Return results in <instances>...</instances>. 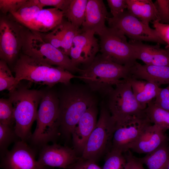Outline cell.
Instances as JSON below:
<instances>
[{
	"label": "cell",
	"instance_id": "1",
	"mask_svg": "<svg viewBox=\"0 0 169 169\" xmlns=\"http://www.w3.org/2000/svg\"><path fill=\"white\" fill-rule=\"evenodd\" d=\"M57 91L59 101L60 131L66 137L72 132L80 118L97 103L95 93L85 84H61Z\"/></svg>",
	"mask_w": 169,
	"mask_h": 169
},
{
	"label": "cell",
	"instance_id": "2",
	"mask_svg": "<svg viewBox=\"0 0 169 169\" xmlns=\"http://www.w3.org/2000/svg\"><path fill=\"white\" fill-rule=\"evenodd\" d=\"M130 67L116 63L99 54L89 65L80 69L79 79L93 91L105 97L113 85L129 78Z\"/></svg>",
	"mask_w": 169,
	"mask_h": 169
},
{
	"label": "cell",
	"instance_id": "3",
	"mask_svg": "<svg viewBox=\"0 0 169 169\" xmlns=\"http://www.w3.org/2000/svg\"><path fill=\"white\" fill-rule=\"evenodd\" d=\"M21 82L9 92V99L14 109V128L19 139L25 141L30 138L31 130L36 120L38 108L43 93V89H29Z\"/></svg>",
	"mask_w": 169,
	"mask_h": 169
},
{
	"label": "cell",
	"instance_id": "4",
	"mask_svg": "<svg viewBox=\"0 0 169 169\" xmlns=\"http://www.w3.org/2000/svg\"><path fill=\"white\" fill-rule=\"evenodd\" d=\"M13 71L18 84L26 80L50 88L59 83L68 84L72 79L79 78V76L61 67L41 62L23 54L17 59Z\"/></svg>",
	"mask_w": 169,
	"mask_h": 169
},
{
	"label": "cell",
	"instance_id": "5",
	"mask_svg": "<svg viewBox=\"0 0 169 169\" xmlns=\"http://www.w3.org/2000/svg\"><path fill=\"white\" fill-rule=\"evenodd\" d=\"M54 87L47 86L43 89L36 126L30 138L35 145L43 146L54 141L59 133V101L57 91Z\"/></svg>",
	"mask_w": 169,
	"mask_h": 169
},
{
	"label": "cell",
	"instance_id": "6",
	"mask_svg": "<svg viewBox=\"0 0 169 169\" xmlns=\"http://www.w3.org/2000/svg\"><path fill=\"white\" fill-rule=\"evenodd\" d=\"M23 53L41 62L61 67L74 74L80 69L72 63L69 56L46 42L35 31L24 27L22 33Z\"/></svg>",
	"mask_w": 169,
	"mask_h": 169
},
{
	"label": "cell",
	"instance_id": "7",
	"mask_svg": "<svg viewBox=\"0 0 169 169\" xmlns=\"http://www.w3.org/2000/svg\"><path fill=\"white\" fill-rule=\"evenodd\" d=\"M101 107L99 118L90 135L82 154L81 158L96 162L107 153L115 127V122L104 102Z\"/></svg>",
	"mask_w": 169,
	"mask_h": 169
},
{
	"label": "cell",
	"instance_id": "8",
	"mask_svg": "<svg viewBox=\"0 0 169 169\" xmlns=\"http://www.w3.org/2000/svg\"><path fill=\"white\" fill-rule=\"evenodd\" d=\"M99 36L100 51L104 57L116 63L129 67L136 61L134 48L121 31L107 27Z\"/></svg>",
	"mask_w": 169,
	"mask_h": 169
},
{
	"label": "cell",
	"instance_id": "9",
	"mask_svg": "<svg viewBox=\"0 0 169 169\" xmlns=\"http://www.w3.org/2000/svg\"><path fill=\"white\" fill-rule=\"evenodd\" d=\"M105 97V105L115 122L144 110L140 108L127 79L115 85Z\"/></svg>",
	"mask_w": 169,
	"mask_h": 169
},
{
	"label": "cell",
	"instance_id": "10",
	"mask_svg": "<svg viewBox=\"0 0 169 169\" xmlns=\"http://www.w3.org/2000/svg\"><path fill=\"white\" fill-rule=\"evenodd\" d=\"M115 123L110 149L123 153L131 149L143 130L151 124L144 110Z\"/></svg>",
	"mask_w": 169,
	"mask_h": 169
},
{
	"label": "cell",
	"instance_id": "11",
	"mask_svg": "<svg viewBox=\"0 0 169 169\" xmlns=\"http://www.w3.org/2000/svg\"><path fill=\"white\" fill-rule=\"evenodd\" d=\"M106 20L109 27L120 30L130 40L165 44L155 29L143 23L128 10L116 17H107Z\"/></svg>",
	"mask_w": 169,
	"mask_h": 169
},
{
	"label": "cell",
	"instance_id": "12",
	"mask_svg": "<svg viewBox=\"0 0 169 169\" xmlns=\"http://www.w3.org/2000/svg\"><path fill=\"white\" fill-rule=\"evenodd\" d=\"M23 27L12 19L0 18V58L7 64L13 63L22 50Z\"/></svg>",
	"mask_w": 169,
	"mask_h": 169
},
{
	"label": "cell",
	"instance_id": "13",
	"mask_svg": "<svg viewBox=\"0 0 169 169\" xmlns=\"http://www.w3.org/2000/svg\"><path fill=\"white\" fill-rule=\"evenodd\" d=\"M37 160L40 169L56 167L70 169L79 159L74 149L56 143L45 145Z\"/></svg>",
	"mask_w": 169,
	"mask_h": 169
},
{
	"label": "cell",
	"instance_id": "14",
	"mask_svg": "<svg viewBox=\"0 0 169 169\" xmlns=\"http://www.w3.org/2000/svg\"><path fill=\"white\" fill-rule=\"evenodd\" d=\"M1 157L0 166L3 169H40L35 151L25 141H17Z\"/></svg>",
	"mask_w": 169,
	"mask_h": 169
},
{
	"label": "cell",
	"instance_id": "15",
	"mask_svg": "<svg viewBox=\"0 0 169 169\" xmlns=\"http://www.w3.org/2000/svg\"><path fill=\"white\" fill-rule=\"evenodd\" d=\"M95 33L91 31L82 32L74 38L69 56L76 67L80 64L88 66L96 56L100 45Z\"/></svg>",
	"mask_w": 169,
	"mask_h": 169
},
{
	"label": "cell",
	"instance_id": "16",
	"mask_svg": "<svg viewBox=\"0 0 169 169\" xmlns=\"http://www.w3.org/2000/svg\"><path fill=\"white\" fill-rule=\"evenodd\" d=\"M97 103L90 106L80 118L72 134L74 149L82 154L97 122Z\"/></svg>",
	"mask_w": 169,
	"mask_h": 169
},
{
	"label": "cell",
	"instance_id": "17",
	"mask_svg": "<svg viewBox=\"0 0 169 169\" xmlns=\"http://www.w3.org/2000/svg\"><path fill=\"white\" fill-rule=\"evenodd\" d=\"M108 14L103 0H88L82 31H91L101 35L107 28L105 21Z\"/></svg>",
	"mask_w": 169,
	"mask_h": 169
},
{
	"label": "cell",
	"instance_id": "18",
	"mask_svg": "<svg viewBox=\"0 0 169 169\" xmlns=\"http://www.w3.org/2000/svg\"><path fill=\"white\" fill-rule=\"evenodd\" d=\"M158 126L150 124L146 127L131 150L139 154L150 153L166 142L167 137Z\"/></svg>",
	"mask_w": 169,
	"mask_h": 169
},
{
	"label": "cell",
	"instance_id": "19",
	"mask_svg": "<svg viewBox=\"0 0 169 169\" xmlns=\"http://www.w3.org/2000/svg\"><path fill=\"white\" fill-rule=\"evenodd\" d=\"M128 79H143L159 87L169 84V66L142 65L136 61L130 67Z\"/></svg>",
	"mask_w": 169,
	"mask_h": 169
},
{
	"label": "cell",
	"instance_id": "20",
	"mask_svg": "<svg viewBox=\"0 0 169 169\" xmlns=\"http://www.w3.org/2000/svg\"><path fill=\"white\" fill-rule=\"evenodd\" d=\"M129 42L135 49L137 59L145 64L169 66V54L166 49L160 48V44L152 45L131 40Z\"/></svg>",
	"mask_w": 169,
	"mask_h": 169
},
{
	"label": "cell",
	"instance_id": "21",
	"mask_svg": "<svg viewBox=\"0 0 169 169\" xmlns=\"http://www.w3.org/2000/svg\"><path fill=\"white\" fill-rule=\"evenodd\" d=\"M64 16L63 12L55 8H43L23 26L35 32H48L60 24Z\"/></svg>",
	"mask_w": 169,
	"mask_h": 169
},
{
	"label": "cell",
	"instance_id": "22",
	"mask_svg": "<svg viewBox=\"0 0 169 169\" xmlns=\"http://www.w3.org/2000/svg\"><path fill=\"white\" fill-rule=\"evenodd\" d=\"M127 10L143 23L149 25L160 19L156 8L151 0H126Z\"/></svg>",
	"mask_w": 169,
	"mask_h": 169
},
{
	"label": "cell",
	"instance_id": "23",
	"mask_svg": "<svg viewBox=\"0 0 169 169\" xmlns=\"http://www.w3.org/2000/svg\"><path fill=\"white\" fill-rule=\"evenodd\" d=\"M148 169H167L169 163V149L166 142L152 152L139 158Z\"/></svg>",
	"mask_w": 169,
	"mask_h": 169
},
{
	"label": "cell",
	"instance_id": "24",
	"mask_svg": "<svg viewBox=\"0 0 169 169\" xmlns=\"http://www.w3.org/2000/svg\"><path fill=\"white\" fill-rule=\"evenodd\" d=\"M43 8L39 0H27L18 10L10 15L12 19L23 26Z\"/></svg>",
	"mask_w": 169,
	"mask_h": 169
},
{
	"label": "cell",
	"instance_id": "25",
	"mask_svg": "<svg viewBox=\"0 0 169 169\" xmlns=\"http://www.w3.org/2000/svg\"><path fill=\"white\" fill-rule=\"evenodd\" d=\"M88 0H72L64 16L68 21L79 28L84 21Z\"/></svg>",
	"mask_w": 169,
	"mask_h": 169
},
{
	"label": "cell",
	"instance_id": "26",
	"mask_svg": "<svg viewBox=\"0 0 169 169\" xmlns=\"http://www.w3.org/2000/svg\"><path fill=\"white\" fill-rule=\"evenodd\" d=\"M144 111L151 122L163 131L169 130V112L155 105L153 101L149 103Z\"/></svg>",
	"mask_w": 169,
	"mask_h": 169
},
{
	"label": "cell",
	"instance_id": "27",
	"mask_svg": "<svg viewBox=\"0 0 169 169\" xmlns=\"http://www.w3.org/2000/svg\"><path fill=\"white\" fill-rule=\"evenodd\" d=\"M63 37L60 50L69 56L73 41L76 35L82 32L81 29L67 21L62 22Z\"/></svg>",
	"mask_w": 169,
	"mask_h": 169
},
{
	"label": "cell",
	"instance_id": "28",
	"mask_svg": "<svg viewBox=\"0 0 169 169\" xmlns=\"http://www.w3.org/2000/svg\"><path fill=\"white\" fill-rule=\"evenodd\" d=\"M161 89L156 84L147 81L144 88L134 95L142 110H145L148 104L156 97Z\"/></svg>",
	"mask_w": 169,
	"mask_h": 169
},
{
	"label": "cell",
	"instance_id": "29",
	"mask_svg": "<svg viewBox=\"0 0 169 169\" xmlns=\"http://www.w3.org/2000/svg\"><path fill=\"white\" fill-rule=\"evenodd\" d=\"M17 84L15 77L5 61L0 60V91L7 90L9 92L14 90Z\"/></svg>",
	"mask_w": 169,
	"mask_h": 169
},
{
	"label": "cell",
	"instance_id": "30",
	"mask_svg": "<svg viewBox=\"0 0 169 169\" xmlns=\"http://www.w3.org/2000/svg\"><path fill=\"white\" fill-rule=\"evenodd\" d=\"M19 138L12 126L0 123V150L1 156L8 151L9 145Z\"/></svg>",
	"mask_w": 169,
	"mask_h": 169
},
{
	"label": "cell",
	"instance_id": "31",
	"mask_svg": "<svg viewBox=\"0 0 169 169\" xmlns=\"http://www.w3.org/2000/svg\"><path fill=\"white\" fill-rule=\"evenodd\" d=\"M123 154L110 149L107 153L102 169H124L126 159Z\"/></svg>",
	"mask_w": 169,
	"mask_h": 169
},
{
	"label": "cell",
	"instance_id": "32",
	"mask_svg": "<svg viewBox=\"0 0 169 169\" xmlns=\"http://www.w3.org/2000/svg\"><path fill=\"white\" fill-rule=\"evenodd\" d=\"M13 123L14 109L12 103L9 98H1L0 123L13 126Z\"/></svg>",
	"mask_w": 169,
	"mask_h": 169
},
{
	"label": "cell",
	"instance_id": "33",
	"mask_svg": "<svg viewBox=\"0 0 169 169\" xmlns=\"http://www.w3.org/2000/svg\"><path fill=\"white\" fill-rule=\"evenodd\" d=\"M35 32L45 41L60 49L63 37L62 22L60 24L49 32L44 33Z\"/></svg>",
	"mask_w": 169,
	"mask_h": 169
},
{
	"label": "cell",
	"instance_id": "34",
	"mask_svg": "<svg viewBox=\"0 0 169 169\" xmlns=\"http://www.w3.org/2000/svg\"><path fill=\"white\" fill-rule=\"evenodd\" d=\"M27 0H0V9L3 14L17 11Z\"/></svg>",
	"mask_w": 169,
	"mask_h": 169
},
{
	"label": "cell",
	"instance_id": "35",
	"mask_svg": "<svg viewBox=\"0 0 169 169\" xmlns=\"http://www.w3.org/2000/svg\"><path fill=\"white\" fill-rule=\"evenodd\" d=\"M161 23L169 24V0H156L154 3Z\"/></svg>",
	"mask_w": 169,
	"mask_h": 169
},
{
	"label": "cell",
	"instance_id": "36",
	"mask_svg": "<svg viewBox=\"0 0 169 169\" xmlns=\"http://www.w3.org/2000/svg\"><path fill=\"white\" fill-rule=\"evenodd\" d=\"M152 23L159 36L166 44L165 49L169 50V24L161 23L157 21Z\"/></svg>",
	"mask_w": 169,
	"mask_h": 169
},
{
	"label": "cell",
	"instance_id": "37",
	"mask_svg": "<svg viewBox=\"0 0 169 169\" xmlns=\"http://www.w3.org/2000/svg\"><path fill=\"white\" fill-rule=\"evenodd\" d=\"M159 107L169 112V85L161 88L153 101Z\"/></svg>",
	"mask_w": 169,
	"mask_h": 169
},
{
	"label": "cell",
	"instance_id": "38",
	"mask_svg": "<svg viewBox=\"0 0 169 169\" xmlns=\"http://www.w3.org/2000/svg\"><path fill=\"white\" fill-rule=\"evenodd\" d=\"M108 6L113 17L122 14L127 8L126 0H107Z\"/></svg>",
	"mask_w": 169,
	"mask_h": 169
},
{
	"label": "cell",
	"instance_id": "39",
	"mask_svg": "<svg viewBox=\"0 0 169 169\" xmlns=\"http://www.w3.org/2000/svg\"><path fill=\"white\" fill-rule=\"evenodd\" d=\"M72 0H39L44 8L45 6H52L64 13L68 8Z\"/></svg>",
	"mask_w": 169,
	"mask_h": 169
},
{
	"label": "cell",
	"instance_id": "40",
	"mask_svg": "<svg viewBox=\"0 0 169 169\" xmlns=\"http://www.w3.org/2000/svg\"><path fill=\"white\" fill-rule=\"evenodd\" d=\"M125 155L126 161L124 169H145L139 159L133 156L129 151Z\"/></svg>",
	"mask_w": 169,
	"mask_h": 169
},
{
	"label": "cell",
	"instance_id": "41",
	"mask_svg": "<svg viewBox=\"0 0 169 169\" xmlns=\"http://www.w3.org/2000/svg\"><path fill=\"white\" fill-rule=\"evenodd\" d=\"M69 169H102L94 161L80 158Z\"/></svg>",
	"mask_w": 169,
	"mask_h": 169
},
{
	"label": "cell",
	"instance_id": "42",
	"mask_svg": "<svg viewBox=\"0 0 169 169\" xmlns=\"http://www.w3.org/2000/svg\"><path fill=\"white\" fill-rule=\"evenodd\" d=\"M166 51L168 54H169V50L166 49Z\"/></svg>",
	"mask_w": 169,
	"mask_h": 169
},
{
	"label": "cell",
	"instance_id": "43",
	"mask_svg": "<svg viewBox=\"0 0 169 169\" xmlns=\"http://www.w3.org/2000/svg\"><path fill=\"white\" fill-rule=\"evenodd\" d=\"M167 169H169V163Z\"/></svg>",
	"mask_w": 169,
	"mask_h": 169
}]
</instances>
